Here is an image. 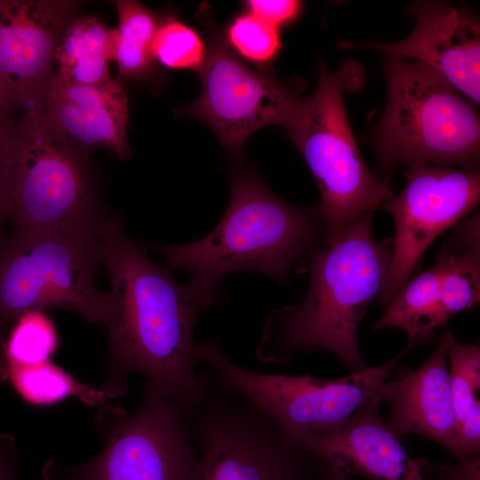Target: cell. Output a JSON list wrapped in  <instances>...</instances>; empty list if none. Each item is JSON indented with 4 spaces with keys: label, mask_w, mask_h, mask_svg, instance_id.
Returning a JSON list of instances; mask_svg holds the SVG:
<instances>
[{
    "label": "cell",
    "mask_w": 480,
    "mask_h": 480,
    "mask_svg": "<svg viewBox=\"0 0 480 480\" xmlns=\"http://www.w3.org/2000/svg\"><path fill=\"white\" fill-rule=\"evenodd\" d=\"M322 459V458H321ZM318 480H351L350 476L322 459Z\"/></svg>",
    "instance_id": "f1b7e54d"
},
{
    "label": "cell",
    "mask_w": 480,
    "mask_h": 480,
    "mask_svg": "<svg viewBox=\"0 0 480 480\" xmlns=\"http://www.w3.org/2000/svg\"><path fill=\"white\" fill-rule=\"evenodd\" d=\"M379 393L335 431L297 442L348 476L369 480H427L420 459H413L380 413ZM294 443V442H293Z\"/></svg>",
    "instance_id": "e0dca14e"
},
{
    "label": "cell",
    "mask_w": 480,
    "mask_h": 480,
    "mask_svg": "<svg viewBox=\"0 0 480 480\" xmlns=\"http://www.w3.org/2000/svg\"><path fill=\"white\" fill-rule=\"evenodd\" d=\"M225 38L241 57L256 64L272 61L282 47L278 28L248 12L232 20Z\"/></svg>",
    "instance_id": "d4e9b609"
},
{
    "label": "cell",
    "mask_w": 480,
    "mask_h": 480,
    "mask_svg": "<svg viewBox=\"0 0 480 480\" xmlns=\"http://www.w3.org/2000/svg\"><path fill=\"white\" fill-rule=\"evenodd\" d=\"M388 99L369 143L388 183L399 164L478 170L480 119L476 104L425 64L384 53Z\"/></svg>",
    "instance_id": "5b68a950"
},
{
    "label": "cell",
    "mask_w": 480,
    "mask_h": 480,
    "mask_svg": "<svg viewBox=\"0 0 480 480\" xmlns=\"http://www.w3.org/2000/svg\"><path fill=\"white\" fill-rule=\"evenodd\" d=\"M4 458L2 457V455L0 454V463H2L4 461Z\"/></svg>",
    "instance_id": "1f68e13d"
},
{
    "label": "cell",
    "mask_w": 480,
    "mask_h": 480,
    "mask_svg": "<svg viewBox=\"0 0 480 480\" xmlns=\"http://www.w3.org/2000/svg\"><path fill=\"white\" fill-rule=\"evenodd\" d=\"M416 25L406 38L395 43L353 44L343 48L376 49L412 59L443 76L474 104L480 101V24L469 10L440 1H418L408 10Z\"/></svg>",
    "instance_id": "9a60e30c"
},
{
    "label": "cell",
    "mask_w": 480,
    "mask_h": 480,
    "mask_svg": "<svg viewBox=\"0 0 480 480\" xmlns=\"http://www.w3.org/2000/svg\"><path fill=\"white\" fill-rule=\"evenodd\" d=\"M114 4L118 23L114 28L112 60L121 76L145 78L155 66L153 44L161 19L138 1L116 0Z\"/></svg>",
    "instance_id": "44dd1931"
},
{
    "label": "cell",
    "mask_w": 480,
    "mask_h": 480,
    "mask_svg": "<svg viewBox=\"0 0 480 480\" xmlns=\"http://www.w3.org/2000/svg\"><path fill=\"white\" fill-rule=\"evenodd\" d=\"M7 224L5 219L4 218L2 212L0 210V243L5 237L7 234L4 232V226Z\"/></svg>",
    "instance_id": "4dcf8cb0"
},
{
    "label": "cell",
    "mask_w": 480,
    "mask_h": 480,
    "mask_svg": "<svg viewBox=\"0 0 480 480\" xmlns=\"http://www.w3.org/2000/svg\"><path fill=\"white\" fill-rule=\"evenodd\" d=\"M16 110L18 108L0 82V164L17 126L13 119Z\"/></svg>",
    "instance_id": "4316f807"
},
{
    "label": "cell",
    "mask_w": 480,
    "mask_h": 480,
    "mask_svg": "<svg viewBox=\"0 0 480 480\" xmlns=\"http://www.w3.org/2000/svg\"><path fill=\"white\" fill-rule=\"evenodd\" d=\"M246 12L279 28L296 20L302 3L296 0H249L244 2Z\"/></svg>",
    "instance_id": "484cf974"
},
{
    "label": "cell",
    "mask_w": 480,
    "mask_h": 480,
    "mask_svg": "<svg viewBox=\"0 0 480 480\" xmlns=\"http://www.w3.org/2000/svg\"><path fill=\"white\" fill-rule=\"evenodd\" d=\"M447 348L449 378L460 444L468 457L480 453V348L462 344L449 330L442 335Z\"/></svg>",
    "instance_id": "ffe728a7"
},
{
    "label": "cell",
    "mask_w": 480,
    "mask_h": 480,
    "mask_svg": "<svg viewBox=\"0 0 480 480\" xmlns=\"http://www.w3.org/2000/svg\"><path fill=\"white\" fill-rule=\"evenodd\" d=\"M0 480H13L5 460L0 463Z\"/></svg>",
    "instance_id": "f546056e"
},
{
    "label": "cell",
    "mask_w": 480,
    "mask_h": 480,
    "mask_svg": "<svg viewBox=\"0 0 480 480\" xmlns=\"http://www.w3.org/2000/svg\"><path fill=\"white\" fill-rule=\"evenodd\" d=\"M407 165L404 188L381 207L391 214L396 226L389 274L378 298L386 307L432 242L468 217L480 199L478 170L426 163Z\"/></svg>",
    "instance_id": "7c38bea8"
},
{
    "label": "cell",
    "mask_w": 480,
    "mask_h": 480,
    "mask_svg": "<svg viewBox=\"0 0 480 480\" xmlns=\"http://www.w3.org/2000/svg\"><path fill=\"white\" fill-rule=\"evenodd\" d=\"M100 236L112 304L108 373L100 388L107 396L118 397L127 391V377L139 373L188 417L203 390L196 324L220 297L191 283L178 284L172 271L155 264L144 245L127 236L117 218L106 223Z\"/></svg>",
    "instance_id": "6da1fadb"
},
{
    "label": "cell",
    "mask_w": 480,
    "mask_h": 480,
    "mask_svg": "<svg viewBox=\"0 0 480 480\" xmlns=\"http://www.w3.org/2000/svg\"><path fill=\"white\" fill-rule=\"evenodd\" d=\"M476 456L455 465L438 464L436 476L439 480H480V462Z\"/></svg>",
    "instance_id": "83f0119b"
},
{
    "label": "cell",
    "mask_w": 480,
    "mask_h": 480,
    "mask_svg": "<svg viewBox=\"0 0 480 480\" xmlns=\"http://www.w3.org/2000/svg\"><path fill=\"white\" fill-rule=\"evenodd\" d=\"M319 83L287 132L314 175L326 244L337 240L368 212L381 209L393 193L367 167L350 128L344 94L363 86V68L347 60L335 71L319 64Z\"/></svg>",
    "instance_id": "8992f818"
},
{
    "label": "cell",
    "mask_w": 480,
    "mask_h": 480,
    "mask_svg": "<svg viewBox=\"0 0 480 480\" xmlns=\"http://www.w3.org/2000/svg\"><path fill=\"white\" fill-rule=\"evenodd\" d=\"M8 377L17 392L35 405H51L76 397L91 405H101L107 397L101 388L82 383L50 361L25 367H7Z\"/></svg>",
    "instance_id": "7402d4cb"
},
{
    "label": "cell",
    "mask_w": 480,
    "mask_h": 480,
    "mask_svg": "<svg viewBox=\"0 0 480 480\" xmlns=\"http://www.w3.org/2000/svg\"><path fill=\"white\" fill-rule=\"evenodd\" d=\"M405 347L390 361L335 380L257 372L228 358L219 341L196 343L197 364L212 370L228 387L267 414L292 442L328 435L345 424L396 371Z\"/></svg>",
    "instance_id": "9c48e42d"
},
{
    "label": "cell",
    "mask_w": 480,
    "mask_h": 480,
    "mask_svg": "<svg viewBox=\"0 0 480 480\" xmlns=\"http://www.w3.org/2000/svg\"><path fill=\"white\" fill-rule=\"evenodd\" d=\"M114 28L99 18L76 15L64 28L55 51V75L65 81L97 84L112 77Z\"/></svg>",
    "instance_id": "d6986e66"
},
{
    "label": "cell",
    "mask_w": 480,
    "mask_h": 480,
    "mask_svg": "<svg viewBox=\"0 0 480 480\" xmlns=\"http://www.w3.org/2000/svg\"><path fill=\"white\" fill-rule=\"evenodd\" d=\"M230 178L228 208L209 235L187 244H151L170 271L189 272L192 284L218 297L221 278L232 272L252 270L286 283L291 268L326 241L318 205L287 203L248 166L232 169Z\"/></svg>",
    "instance_id": "3957f363"
},
{
    "label": "cell",
    "mask_w": 480,
    "mask_h": 480,
    "mask_svg": "<svg viewBox=\"0 0 480 480\" xmlns=\"http://www.w3.org/2000/svg\"><path fill=\"white\" fill-rule=\"evenodd\" d=\"M80 6L73 0H0V82L18 110L44 112L59 39Z\"/></svg>",
    "instance_id": "5bb4252c"
},
{
    "label": "cell",
    "mask_w": 480,
    "mask_h": 480,
    "mask_svg": "<svg viewBox=\"0 0 480 480\" xmlns=\"http://www.w3.org/2000/svg\"><path fill=\"white\" fill-rule=\"evenodd\" d=\"M153 53L156 60L167 68L200 71L206 46L193 28L174 16H165L160 20Z\"/></svg>",
    "instance_id": "cb8c5ba5"
},
{
    "label": "cell",
    "mask_w": 480,
    "mask_h": 480,
    "mask_svg": "<svg viewBox=\"0 0 480 480\" xmlns=\"http://www.w3.org/2000/svg\"><path fill=\"white\" fill-rule=\"evenodd\" d=\"M186 417L196 452L190 480H318L322 459L290 440L210 368Z\"/></svg>",
    "instance_id": "52a82bcc"
},
{
    "label": "cell",
    "mask_w": 480,
    "mask_h": 480,
    "mask_svg": "<svg viewBox=\"0 0 480 480\" xmlns=\"http://www.w3.org/2000/svg\"><path fill=\"white\" fill-rule=\"evenodd\" d=\"M44 114L60 134L84 152L107 148L124 160L132 155L127 138L128 96L120 78L82 84L54 74Z\"/></svg>",
    "instance_id": "ac0fdd59"
},
{
    "label": "cell",
    "mask_w": 480,
    "mask_h": 480,
    "mask_svg": "<svg viewBox=\"0 0 480 480\" xmlns=\"http://www.w3.org/2000/svg\"><path fill=\"white\" fill-rule=\"evenodd\" d=\"M58 345L57 332L43 311L20 315L12 326L4 348L7 367H25L50 361Z\"/></svg>",
    "instance_id": "603a6c76"
},
{
    "label": "cell",
    "mask_w": 480,
    "mask_h": 480,
    "mask_svg": "<svg viewBox=\"0 0 480 480\" xmlns=\"http://www.w3.org/2000/svg\"><path fill=\"white\" fill-rule=\"evenodd\" d=\"M457 225L433 266L401 287L372 330L400 329L412 349L431 341L454 315L479 304V212Z\"/></svg>",
    "instance_id": "4fadbf2b"
},
{
    "label": "cell",
    "mask_w": 480,
    "mask_h": 480,
    "mask_svg": "<svg viewBox=\"0 0 480 480\" xmlns=\"http://www.w3.org/2000/svg\"><path fill=\"white\" fill-rule=\"evenodd\" d=\"M372 217L366 213L337 240L310 252L307 295L269 316L257 351L261 362L284 364L294 354L325 350L349 372L368 367L357 332L385 288L393 253L392 238L375 239Z\"/></svg>",
    "instance_id": "7a4b0ae2"
},
{
    "label": "cell",
    "mask_w": 480,
    "mask_h": 480,
    "mask_svg": "<svg viewBox=\"0 0 480 480\" xmlns=\"http://www.w3.org/2000/svg\"><path fill=\"white\" fill-rule=\"evenodd\" d=\"M87 152L44 112L23 111L0 164V210L15 228L100 231L103 207Z\"/></svg>",
    "instance_id": "277c9868"
},
{
    "label": "cell",
    "mask_w": 480,
    "mask_h": 480,
    "mask_svg": "<svg viewBox=\"0 0 480 480\" xmlns=\"http://www.w3.org/2000/svg\"><path fill=\"white\" fill-rule=\"evenodd\" d=\"M390 377L380 387L379 396L381 403L389 405L386 421L398 436L428 437L448 450L457 462L474 458L460 444L443 337L420 367Z\"/></svg>",
    "instance_id": "2e32d148"
},
{
    "label": "cell",
    "mask_w": 480,
    "mask_h": 480,
    "mask_svg": "<svg viewBox=\"0 0 480 480\" xmlns=\"http://www.w3.org/2000/svg\"><path fill=\"white\" fill-rule=\"evenodd\" d=\"M207 34L206 55L200 69L201 92L183 112L205 122L220 144L239 159L247 139L259 129L280 125L291 130L298 121L306 98L298 81H284L267 70L242 61L212 23L207 9L201 10Z\"/></svg>",
    "instance_id": "30bf717a"
},
{
    "label": "cell",
    "mask_w": 480,
    "mask_h": 480,
    "mask_svg": "<svg viewBox=\"0 0 480 480\" xmlns=\"http://www.w3.org/2000/svg\"><path fill=\"white\" fill-rule=\"evenodd\" d=\"M100 230L16 228L7 234L0 243V323L28 311L61 308L107 325L110 296L96 284Z\"/></svg>",
    "instance_id": "ba28073f"
},
{
    "label": "cell",
    "mask_w": 480,
    "mask_h": 480,
    "mask_svg": "<svg viewBox=\"0 0 480 480\" xmlns=\"http://www.w3.org/2000/svg\"><path fill=\"white\" fill-rule=\"evenodd\" d=\"M95 424L104 447L70 469L71 480H190L196 452L187 419L153 384L133 413L101 405Z\"/></svg>",
    "instance_id": "8fae6325"
}]
</instances>
